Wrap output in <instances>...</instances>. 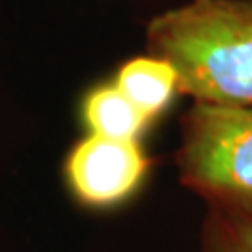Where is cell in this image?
<instances>
[{"label":"cell","instance_id":"cell-1","mask_svg":"<svg viewBox=\"0 0 252 252\" xmlns=\"http://www.w3.org/2000/svg\"><path fill=\"white\" fill-rule=\"evenodd\" d=\"M150 54L178 73L192 103L252 107V0H187L146 25Z\"/></svg>","mask_w":252,"mask_h":252},{"label":"cell","instance_id":"cell-2","mask_svg":"<svg viewBox=\"0 0 252 252\" xmlns=\"http://www.w3.org/2000/svg\"><path fill=\"white\" fill-rule=\"evenodd\" d=\"M176 164L209 209L252 222V107L192 103L181 118Z\"/></svg>","mask_w":252,"mask_h":252},{"label":"cell","instance_id":"cell-3","mask_svg":"<svg viewBox=\"0 0 252 252\" xmlns=\"http://www.w3.org/2000/svg\"><path fill=\"white\" fill-rule=\"evenodd\" d=\"M150 164L138 140L88 135L71 148L63 174L73 196L82 206L105 209L133 196Z\"/></svg>","mask_w":252,"mask_h":252},{"label":"cell","instance_id":"cell-4","mask_svg":"<svg viewBox=\"0 0 252 252\" xmlns=\"http://www.w3.org/2000/svg\"><path fill=\"white\" fill-rule=\"evenodd\" d=\"M114 84L150 120L162 112L180 94L176 69L153 54L136 56L122 63Z\"/></svg>","mask_w":252,"mask_h":252},{"label":"cell","instance_id":"cell-5","mask_svg":"<svg viewBox=\"0 0 252 252\" xmlns=\"http://www.w3.org/2000/svg\"><path fill=\"white\" fill-rule=\"evenodd\" d=\"M82 120L90 135L138 140L152 120L127 99L116 84H103L88 92L82 101Z\"/></svg>","mask_w":252,"mask_h":252},{"label":"cell","instance_id":"cell-6","mask_svg":"<svg viewBox=\"0 0 252 252\" xmlns=\"http://www.w3.org/2000/svg\"><path fill=\"white\" fill-rule=\"evenodd\" d=\"M200 252H252V222L207 207L200 230Z\"/></svg>","mask_w":252,"mask_h":252}]
</instances>
